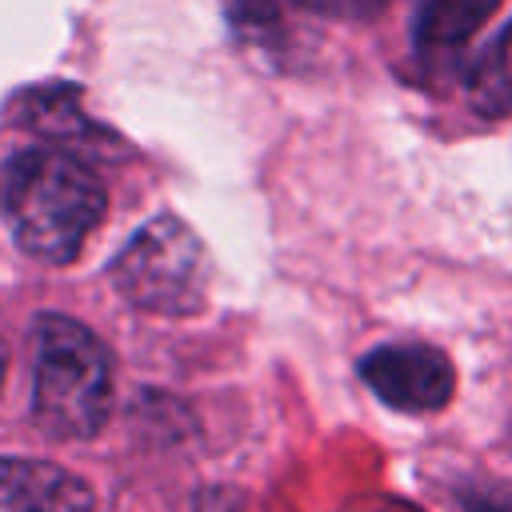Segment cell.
I'll return each instance as SVG.
<instances>
[{
	"mask_svg": "<svg viewBox=\"0 0 512 512\" xmlns=\"http://www.w3.org/2000/svg\"><path fill=\"white\" fill-rule=\"evenodd\" d=\"M360 376L364 384L400 412H436L452 400L456 388V372L452 360L432 348V344H380L360 360Z\"/></svg>",
	"mask_w": 512,
	"mask_h": 512,
	"instance_id": "277c9868",
	"label": "cell"
},
{
	"mask_svg": "<svg viewBox=\"0 0 512 512\" xmlns=\"http://www.w3.org/2000/svg\"><path fill=\"white\" fill-rule=\"evenodd\" d=\"M112 284L144 312L188 316L208 300V252L184 220L156 216L112 260Z\"/></svg>",
	"mask_w": 512,
	"mask_h": 512,
	"instance_id": "3957f363",
	"label": "cell"
},
{
	"mask_svg": "<svg viewBox=\"0 0 512 512\" xmlns=\"http://www.w3.org/2000/svg\"><path fill=\"white\" fill-rule=\"evenodd\" d=\"M112 360L92 328L72 316H40L32 344V416L56 440H88L108 420Z\"/></svg>",
	"mask_w": 512,
	"mask_h": 512,
	"instance_id": "7a4b0ae2",
	"label": "cell"
},
{
	"mask_svg": "<svg viewBox=\"0 0 512 512\" xmlns=\"http://www.w3.org/2000/svg\"><path fill=\"white\" fill-rule=\"evenodd\" d=\"M496 8L500 0H412V40L420 52H456Z\"/></svg>",
	"mask_w": 512,
	"mask_h": 512,
	"instance_id": "8992f818",
	"label": "cell"
},
{
	"mask_svg": "<svg viewBox=\"0 0 512 512\" xmlns=\"http://www.w3.org/2000/svg\"><path fill=\"white\" fill-rule=\"evenodd\" d=\"M0 512H96L92 488L44 460L0 456Z\"/></svg>",
	"mask_w": 512,
	"mask_h": 512,
	"instance_id": "5b68a950",
	"label": "cell"
},
{
	"mask_svg": "<svg viewBox=\"0 0 512 512\" xmlns=\"http://www.w3.org/2000/svg\"><path fill=\"white\" fill-rule=\"evenodd\" d=\"M472 512H512V508H500V504H472Z\"/></svg>",
	"mask_w": 512,
	"mask_h": 512,
	"instance_id": "9c48e42d",
	"label": "cell"
},
{
	"mask_svg": "<svg viewBox=\"0 0 512 512\" xmlns=\"http://www.w3.org/2000/svg\"><path fill=\"white\" fill-rule=\"evenodd\" d=\"M468 92L484 116H508L512 112V24L476 60Z\"/></svg>",
	"mask_w": 512,
	"mask_h": 512,
	"instance_id": "52a82bcc",
	"label": "cell"
},
{
	"mask_svg": "<svg viewBox=\"0 0 512 512\" xmlns=\"http://www.w3.org/2000/svg\"><path fill=\"white\" fill-rule=\"evenodd\" d=\"M332 0H236L240 16L256 28H272V24H284L288 16L296 12H312V8H324Z\"/></svg>",
	"mask_w": 512,
	"mask_h": 512,
	"instance_id": "ba28073f",
	"label": "cell"
},
{
	"mask_svg": "<svg viewBox=\"0 0 512 512\" xmlns=\"http://www.w3.org/2000/svg\"><path fill=\"white\" fill-rule=\"evenodd\" d=\"M108 196L96 172L52 148H24L0 168V212L12 240L44 264H68L96 224Z\"/></svg>",
	"mask_w": 512,
	"mask_h": 512,
	"instance_id": "6da1fadb",
	"label": "cell"
},
{
	"mask_svg": "<svg viewBox=\"0 0 512 512\" xmlns=\"http://www.w3.org/2000/svg\"><path fill=\"white\" fill-rule=\"evenodd\" d=\"M0 384H4V348H0Z\"/></svg>",
	"mask_w": 512,
	"mask_h": 512,
	"instance_id": "30bf717a",
	"label": "cell"
}]
</instances>
